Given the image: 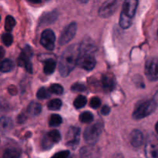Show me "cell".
Here are the masks:
<instances>
[{
	"label": "cell",
	"instance_id": "cell-1",
	"mask_svg": "<svg viewBox=\"0 0 158 158\" xmlns=\"http://www.w3.org/2000/svg\"><path fill=\"white\" fill-rule=\"evenodd\" d=\"M79 56H80V46L73 44L63 52L60 58L59 70L63 77H67L77 66Z\"/></svg>",
	"mask_w": 158,
	"mask_h": 158
},
{
	"label": "cell",
	"instance_id": "cell-2",
	"mask_svg": "<svg viewBox=\"0 0 158 158\" xmlns=\"http://www.w3.org/2000/svg\"><path fill=\"white\" fill-rule=\"evenodd\" d=\"M95 46L91 42H83L80 46V56H79L77 65L86 70H92L97 64L94 52Z\"/></svg>",
	"mask_w": 158,
	"mask_h": 158
},
{
	"label": "cell",
	"instance_id": "cell-3",
	"mask_svg": "<svg viewBox=\"0 0 158 158\" xmlns=\"http://www.w3.org/2000/svg\"><path fill=\"white\" fill-rule=\"evenodd\" d=\"M157 106L154 100H148L140 103L133 113V117L135 120H140L151 115L156 110Z\"/></svg>",
	"mask_w": 158,
	"mask_h": 158
},
{
	"label": "cell",
	"instance_id": "cell-4",
	"mask_svg": "<svg viewBox=\"0 0 158 158\" xmlns=\"http://www.w3.org/2000/svg\"><path fill=\"white\" fill-rule=\"evenodd\" d=\"M102 131H103V123L101 122H97L89 125L83 134L84 140L89 144H95L101 134Z\"/></svg>",
	"mask_w": 158,
	"mask_h": 158
},
{
	"label": "cell",
	"instance_id": "cell-5",
	"mask_svg": "<svg viewBox=\"0 0 158 158\" xmlns=\"http://www.w3.org/2000/svg\"><path fill=\"white\" fill-rule=\"evenodd\" d=\"M145 156L148 158H158V137L151 134L148 136L145 143Z\"/></svg>",
	"mask_w": 158,
	"mask_h": 158
},
{
	"label": "cell",
	"instance_id": "cell-6",
	"mask_svg": "<svg viewBox=\"0 0 158 158\" xmlns=\"http://www.w3.org/2000/svg\"><path fill=\"white\" fill-rule=\"evenodd\" d=\"M32 55H33V51L31 46H26L23 48L18 59V64L20 66H24L27 72L30 73H32V66L30 61Z\"/></svg>",
	"mask_w": 158,
	"mask_h": 158
},
{
	"label": "cell",
	"instance_id": "cell-7",
	"mask_svg": "<svg viewBox=\"0 0 158 158\" xmlns=\"http://www.w3.org/2000/svg\"><path fill=\"white\" fill-rule=\"evenodd\" d=\"M145 74L151 81L158 80V56L153 57L147 61L145 65Z\"/></svg>",
	"mask_w": 158,
	"mask_h": 158
},
{
	"label": "cell",
	"instance_id": "cell-8",
	"mask_svg": "<svg viewBox=\"0 0 158 158\" xmlns=\"http://www.w3.org/2000/svg\"><path fill=\"white\" fill-rule=\"evenodd\" d=\"M77 24L76 23H71L68 25L60 35L59 39V44L60 46H64L66 43H69L75 36L77 31Z\"/></svg>",
	"mask_w": 158,
	"mask_h": 158
},
{
	"label": "cell",
	"instance_id": "cell-9",
	"mask_svg": "<svg viewBox=\"0 0 158 158\" xmlns=\"http://www.w3.org/2000/svg\"><path fill=\"white\" fill-rule=\"evenodd\" d=\"M121 0H107L99 10V15L102 18H106L114 13L118 8Z\"/></svg>",
	"mask_w": 158,
	"mask_h": 158
},
{
	"label": "cell",
	"instance_id": "cell-10",
	"mask_svg": "<svg viewBox=\"0 0 158 158\" xmlns=\"http://www.w3.org/2000/svg\"><path fill=\"white\" fill-rule=\"evenodd\" d=\"M56 35L51 29H45L41 35L40 43L48 50H53L55 47Z\"/></svg>",
	"mask_w": 158,
	"mask_h": 158
},
{
	"label": "cell",
	"instance_id": "cell-11",
	"mask_svg": "<svg viewBox=\"0 0 158 158\" xmlns=\"http://www.w3.org/2000/svg\"><path fill=\"white\" fill-rule=\"evenodd\" d=\"M80 129L77 127H71L66 136V145L72 148H76L80 143Z\"/></svg>",
	"mask_w": 158,
	"mask_h": 158
},
{
	"label": "cell",
	"instance_id": "cell-12",
	"mask_svg": "<svg viewBox=\"0 0 158 158\" xmlns=\"http://www.w3.org/2000/svg\"><path fill=\"white\" fill-rule=\"evenodd\" d=\"M137 6L138 0H124L121 12L133 19L136 14Z\"/></svg>",
	"mask_w": 158,
	"mask_h": 158
},
{
	"label": "cell",
	"instance_id": "cell-13",
	"mask_svg": "<svg viewBox=\"0 0 158 158\" xmlns=\"http://www.w3.org/2000/svg\"><path fill=\"white\" fill-rule=\"evenodd\" d=\"M143 141H144V138H143V134L141 131L139 130H134L132 131L131 134V143L132 146L139 148L142 146Z\"/></svg>",
	"mask_w": 158,
	"mask_h": 158
},
{
	"label": "cell",
	"instance_id": "cell-14",
	"mask_svg": "<svg viewBox=\"0 0 158 158\" xmlns=\"http://www.w3.org/2000/svg\"><path fill=\"white\" fill-rule=\"evenodd\" d=\"M13 127V121L10 117H2L0 118V131L6 133L10 131Z\"/></svg>",
	"mask_w": 158,
	"mask_h": 158
},
{
	"label": "cell",
	"instance_id": "cell-15",
	"mask_svg": "<svg viewBox=\"0 0 158 158\" xmlns=\"http://www.w3.org/2000/svg\"><path fill=\"white\" fill-rule=\"evenodd\" d=\"M102 85L103 88L106 92H110L115 88V81L114 78L109 75H104L102 80Z\"/></svg>",
	"mask_w": 158,
	"mask_h": 158
},
{
	"label": "cell",
	"instance_id": "cell-16",
	"mask_svg": "<svg viewBox=\"0 0 158 158\" xmlns=\"http://www.w3.org/2000/svg\"><path fill=\"white\" fill-rule=\"evenodd\" d=\"M14 66H15V64L12 60L9 59L2 60L0 62V72L9 73L14 69Z\"/></svg>",
	"mask_w": 158,
	"mask_h": 158
},
{
	"label": "cell",
	"instance_id": "cell-17",
	"mask_svg": "<svg viewBox=\"0 0 158 158\" xmlns=\"http://www.w3.org/2000/svg\"><path fill=\"white\" fill-rule=\"evenodd\" d=\"M42 106L36 102H32L28 106V113L32 116H38L42 112Z\"/></svg>",
	"mask_w": 158,
	"mask_h": 158
},
{
	"label": "cell",
	"instance_id": "cell-18",
	"mask_svg": "<svg viewBox=\"0 0 158 158\" xmlns=\"http://www.w3.org/2000/svg\"><path fill=\"white\" fill-rule=\"evenodd\" d=\"M56 69V62L55 60L52 59H49L46 60L45 62L44 68H43V71L46 75H50L54 72Z\"/></svg>",
	"mask_w": 158,
	"mask_h": 158
},
{
	"label": "cell",
	"instance_id": "cell-19",
	"mask_svg": "<svg viewBox=\"0 0 158 158\" xmlns=\"http://www.w3.org/2000/svg\"><path fill=\"white\" fill-rule=\"evenodd\" d=\"M132 18L127 16V15L121 12L120 17V26L123 29H128L132 24Z\"/></svg>",
	"mask_w": 158,
	"mask_h": 158
},
{
	"label": "cell",
	"instance_id": "cell-20",
	"mask_svg": "<svg viewBox=\"0 0 158 158\" xmlns=\"http://www.w3.org/2000/svg\"><path fill=\"white\" fill-rule=\"evenodd\" d=\"M57 12L56 11H52V12H49V13L46 14V15L43 17V19H42L41 23L43 24H48V23H51L52 22L55 21L56 19L57 18Z\"/></svg>",
	"mask_w": 158,
	"mask_h": 158
},
{
	"label": "cell",
	"instance_id": "cell-21",
	"mask_svg": "<svg viewBox=\"0 0 158 158\" xmlns=\"http://www.w3.org/2000/svg\"><path fill=\"white\" fill-rule=\"evenodd\" d=\"M62 101L60 99H53L48 103L47 107L50 110H58L62 106Z\"/></svg>",
	"mask_w": 158,
	"mask_h": 158
},
{
	"label": "cell",
	"instance_id": "cell-22",
	"mask_svg": "<svg viewBox=\"0 0 158 158\" xmlns=\"http://www.w3.org/2000/svg\"><path fill=\"white\" fill-rule=\"evenodd\" d=\"M46 135H47V137L50 139V140L53 143H58V142L61 140L60 133L59 132V131H57V130H52V131H49Z\"/></svg>",
	"mask_w": 158,
	"mask_h": 158
},
{
	"label": "cell",
	"instance_id": "cell-23",
	"mask_svg": "<svg viewBox=\"0 0 158 158\" xmlns=\"http://www.w3.org/2000/svg\"><path fill=\"white\" fill-rule=\"evenodd\" d=\"M15 26V20L11 15H8L6 18V23H5V29L7 32H11L14 26Z\"/></svg>",
	"mask_w": 158,
	"mask_h": 158
},
{
	"label": "cell",
	"instance_id": "cell-24",
	"mask_svg": "<svg viewBox=\"0 0 158 158\" xmlns=\"http://www.w3.org/2000/svg\"><path fill=\"white\" fill-rule=\"evenodd\" d=\"M80 120L82 123H91L94 120V115L89 111H85L80 114Z\"/></svg>",
	"mask_w": 158,
	"mask_h": 158
},
{
	"label": "cell",
	"instance_id": "cell-25",
	"mask_svg": "<svg viewBox=\"0 0 158 158\" xmlns=\"http://www.w3.org/2000/svg\"><path fill=\"white\" fill-rule=\"evenodd\" d=\"M49 126L50 127H58L62 123V117L58 114H52L49 118Z\"/></svg>",
	"mask_w": 158,
	"mask_h": 158
},
{
	"label": "cell",
	"instance_id": "cell-26",
	"mask_svg": "<svg viewBox=\"0 0 158 158\" xmlns=\"http://www.w3.org/2000/svg\"><path fill=\"white\" fill-rule=\"evenodd\" d=\"M86 104V98L84 96L80 95L79 97H77V98L74 100L73 105L77 109H80V108H83V106H85V105Z\"/></svg>",
	"mask_w": 158,
	"mask_h": 158
},
{
	"label": "cell",
	"instance_id": "cell-27",
	"mask_svg": "<svg viewBox=\"0 0 158 158\" xmlns=\"http://www.w3.org/2000/svg\"><path fill=\"white\" fill-rule=\"evenodd\" d=\"M48 89H49L51 94H56V95H60L63 93V87L60 84H58V83L52 84Z\"/></svg>",
	"mask_w": 158,
	"mask_h": 158
},
{
	"label": "cell",
	"instance_id": "cell-28",
	"mask_svg": "<svg viewBox=\"0 0 158 158\" xmlns=\"http://www.w3.org/2000/svg\"><path fill=\"white\" fill-rule=\"evenodd\" d=\"M20 156V153L17 150L9 148V149L6 150L3 157L5 158H17Z\"/></svg>",
	"mask_w": 158,
	"mask_h": 158
},
{
	"label": "cell",
	"instance_id": "cell-29",
	"mask_svg": "<svg viewBox=\"0 0 158 158\" xmlns=\"http://www.w3.org/2000/svg\"><path fill=\"white\" fill-rule=\"evenodd\" d=\"M50 94L51 93L49 92V89L45 87H42L39 89L38 92H37V97L40 100H45L50 97Z\"/></svg>",
	"mask_w": 158,
	"mask_h": 158
},
{
	"label": "cell",
	"instance_id": "cell-30",
	"mask_svg": "<svg viewBox=\"0 0 158 158\" xmlns=\"http://www.w3.org/2000/svg\"><path fill=\"white\" fill-rule=\"evenodd\" d=\"M2 41L5 46H9L13 43V36L10 33H5L2 35Z\"/></svg>",
	"mask_w": 158,
	"mask_h": 158
},
{
	"label": "cell",
	"instance_id": "cell-31",
	"mask_svg": "<svg viewBox=\"0 0 158 158\" xmlns=\"http://www.w3.org/2000/svg\"><path fill=\"white\" fill-rule=\"evenodd\" d=\"M86 89V86L82 83H76L71 86V90L74 93L83 92Z\"/></svg>",
	"mask_w": 158,
	"mask_h": 158
},
{
	"label": "cell",
	"instance_id": "cell-32",
	"mask_svg": "<svg viewBox=\"0 0 158 158\" xmlns=\"http://www.w3.org/2000/svg\"><path fill=\"white\" fill-rule=\"evenodd\" d=\"M54 144L52 141L50 140V139L47 137V135L43 137V140H42V146H43V149L48 150L50 148H52V145Z\"/></svg>",
	"mask_w": 158,
	"mask_h": 158
},
{
	"label": "cell",
	"instance_id": "cell-33",
	"mask_svg": "<svg viewBox=\"0 0 158 158\" xmlns=\"http://www.w3.org/2000/svg\"><path fill=\"white\" fill-rule=\"evenodd\" d=\"M89 103H90L89 105H90L91 107L94 108V109H97L100 106V104H101V100L98 97H93Z\"/></svg>",
	"mask_w": 158,
	"mask_h": 158
},
{
	"label": "cell",
	"instance_id": "cell-34",
	"mask_svg": "<svg viewBox=\"0 0 158 158\" xmlns=\"http://www.w3.org/2000/svg\"><path fill=\"white\" fill-rule=\"evenodd\" d=\"M69 156V152L68 151H63L60 152L56 153L53 155L55 158H66Z\"/></svg>",
	"mask_w": 158,
	"mask_h": 158
},
{
	"label": "cell",
	"instance_id": "cell-35",
	"mask_svg": "<svg viewBox=\"0 0 158 158\" xmlns=\"http://www.w3.org/2000/svg\"><path fill=\"white\" fill-rule=\"evenodd\" d=\"M110 108L109 106H107V105H104V106L102 107L101 114H103V115L104 116L108 115V114H110Z\"/></svg>",
	"mask_w": 158,
	"mask_h": 158
},
{
	"label": "cell",
	"instance_id": "cell-36",
	"mask_svg": "<svg viewBox=\"0 0 158 158\" xmlns=\"http://www.w3.org/2000/svg\"><path fill=\"white\" fill-rule=\"evenodd\" d=\"M5 49H4V48L3 47H0V62L2 61V60L3 59V57H4V56H5Z\"/></svg>",
	"mask_w": 158,
	"mask_h": 158
},
{
	"label": "cell",
	"instance_id": "cell-37",
	"mask_svg": "<svg viewBox=\"0 0 158 158\" xmlns=\"http://www.w3.org/2000/svg\"><path fill=\"white\" fill-rule=\"evenodd\" d=\"M153 100H154V101L155 102L156 105L158 106V89L157 90V92L155 93V94H154V97H153Z\"/></svg>",
	"mask_w": 158,
	"mask_h": 158
},
{
	"label": "cell",
	"instance_id": "cell-38",
	"mask_svg": "<svg viewBox=\"0 0 158 158\" xmlns=\"http://www.w3.org/2000/svg\"><path fill=\"white\" fill-rule=\"evenodd\" d=\"M30 2L34 3V4H40L42 2V0H29Z\"/></svg>",
	"mask_w": 158,
	"mask_h": 158
},
{
	"label": "cell",
	"instance_id": "cell-39",
	"mask_svg": "<svg viewBox=\"0 0 158 158\" xmlns=\"http://www.w3.org/2000/svg\"><path fill=\"white\" fill-rule=\"evenodd\" d=\"M155 131H156V132H157V134H158V121L155 125Z\"/></svg>",
	"mask_w": 158,
	"mask_h": 158
},
{
	"label": "cell",
	"instance_id": "cell-40",
	"mask_svg": "<svg viewBox=\"0 0 158 158\" xmlns=\"http://www.w3.org/2000/svg\"><path fill=\"white\" fill-rule=\"evenodd\" d=\"M79 1L82 3H86L88 1H89V0H79Z\"/></svg>",
	"mask_w": 158,
	"mask_h": 158
},
{
	"label": "cell",
	"instance_id": "cell-41",
	"mask_svg": "<svg viewBox=\"0 0 158 158\" xmlns=\"http://www.w3.org/2000/svg\"><path fill=\"white\" fill-rule=\"evenodd\" d=\"M0 20H1V16H0Z\"/></svg>",
	"mask_w": 158,
	"mask_h": 158
},
{
	"label": "cell",
	"instance_id": "cell-42",
	"mask_svg": "<svg viewBox=\"0 0 158 158\" xmlns=\"http://www.w3.org/2000/svg\"><path fill=\"white\" fill-rule=\"evenodd\" d=\"M157 35H158V31H157Z\"/></svg>",
	"mask_w": 158,
	"mask_h": 158
}]
</instances>
